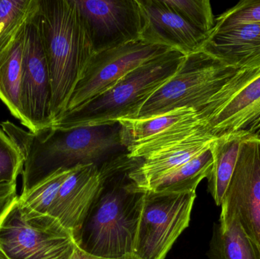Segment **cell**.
Listing matches in <instances>:
<instances>
[{
    "mask_svg": "<svg viewBox=\"0 0 260 259\" xmlns=\"http://www.w3.org/2000/svg\"><path fill=\"white\" fill-rule=\"evenodd\" d=\"M18 196L17 182L0 183V221Z\"/></svg>",
    "mask_w": 260,
    "mask_h": 259,
    "instance_id": "4316f807",
    "label": "cell"
},
{
    "mask_svg": "<svg viewBox=\"0 0 260 259\" xmlns=\"http://www.w3.org/2000/svg\"><path fill=\"white\" fill-rule=\"evenodd\" d=\"M120 136L130 158L142 159L207 126L193 108L175 109L147 119H122Z\"/></svg>",
    "mask_w": 260,
    "mask_h": 259,
    "instance_id": "9c48e42d",
    "label": "cell"
},
{
    "mask_svg": "<svg viewBox=\"0 0 260 259\" xmlns=\"http://www.w3.org/2000/svg\"><path fill=\"white\" fill-rule=\"evenodd\" d=\"M23 167L21 151L0 128V183L17 182Z\"/></svg>",
    "mask_w": 260,
    "mask_h": 259,
    "instance_id": "d4e9b609",
    "label": "cell"
},
{
    "mask_svg": "<svg viewBox=\"0 0 260 259\" xmlns=\"http://www.w3.org/2000/svg\"><path fill=\"white\" fill-rule=\"evenodd\" d=\"M209 255L211 259H260V244L247 234L236 215L220 217Z\"/></svg>",
    "mask_w": 260,
    "mask_h": 259,
    "instance_id": "d6986e66",
    "label": "cell"
},
{
    "mask_svg": "<svg viewBox=\"0 0 260 259\" xmlns=\"http://www.w3.org/2000/svg\"><path fill=\"white\" fill-rule=\"evenodd\" d=\"M74 2L94 53L141 41L142 15L137 0Z\"/></svg>",
    "mask_w": 260,
    "mask_h": 259,
    "instance_id": "30bf717a",
    "label": "cell"
},
{
    "mask_svg": "<svg viewBox=\"0 0 260 259\" xmlns=\"http://www.w3.org/2000/svg\"><path fill=\"white\" fill-rule=\"evenodd\" d=\"M0 259H9L7 258V256L5 255L4 252L2 251L1 249H0Z\"/></svg>",
    "mask_w": 260,
    "mask_h": 259,
    "instance_id": "f1b7e54d",
    "label": "cell"
},
{
    "mask_svg": "<svg viewBox=\"0 0 260 259\" xmlns=\"http://www.w3.org/2000/svg\"><path fill=\"white\" fill-rule=\"evenodd\" d=\"M25 28L6 50L0 53V100L6 105L10 114L30 132L31 127L24 116L21 101L22 56Z\"/></svg>",
    "mask_w": 260,
    "mask_h": 259,
    "instance_id": "ac0fdd59",
    "label": "cell"
},
{
    "mask_svg": "<svg viewBox=\"0 0 260 259\" xmlns=\"http://www.w3.org/2000/svg\"><path fill=\"white\" fill-rule=\"evenodd\" d=\"M76 246L56 219L27 209L18 199L0 221V249L9 259H73Z\"/></svg>",
    "mask_w": 260,
    "mask_h": 259,
    "instance_id": "8992f818",
    "label": "cell"
},
{
    "mask_svg": "<svg viewBox=\"0 0 260 259\" xmlns=\"http://www.w3.org/2000/svg\"><path fill=\"white\" fill-rule=\"evenodd\" d=\"M184 57L180 52L171 50L145 62L123 76L114 88L84 106L66 113L50 126L70 129L136 119L150 97L175 74Z\"/></svg>",
    "mask_w": 260,
    "mask_h": 259,
    "instance_id": "277c9868",
    "label": "cell"
},
{
    "mask_svg": "<svg viewBox=\"0 0 260 259\" xmlns=\"http://www.w3.org/2000/svg\"><path fill=\"white\" fill-rule=\"evenodd\" d=\"M38 6L39 0H0V53L25 28Z\"/></svg>",
    "mask_w": 260,
    "mask_h": 259,
    "instance_id": "7402d4cb",
    "label": "cell"
},
{
    "mask_svg": "<svg viewBox=\"0 0 260 259\" xmlns=\"http://www.w3.org/2000/svg\"><path fill=\"white\" fill-rule=\"evenodd\" d=\"M36 19L50 72L53 123L67 110L94 52L74 0H39Z\"/></svg>",
    "mask_w": 260,
    "mask_h": 259,
    "instance_id": "3957f363",
    "label": "cell"
},
{
    "mask_svg": "<svg viewBox=\"0 0 260 259\" xmlns=\"http://www.w3.org/2000/svg\"><path fill=\"white\" fill-rule=\"evenodd\" d=\"M206 123L216 138L224 135L258 138L260 135V75L206 120Z\"/></svg>",
    "mask_w": 260,
    "mask_h": 259,
    "instance_id": "e0dca14e",
    "label": "cell"
},
{
    "mask_svg": "<svg viewBox=\"0 0 260 259\" xmlns=\"http://www.w3.org/2000/svg\"><path fill=\"white\" fill-rule=\"evenodd\" d=\"M1 129L24 157L21 193L60 168L95 164L124 153L118 123L60 129L50 126L32 133L9 120Z\"/></svg>",
    "mask_w": 260,
    "mask_h": 259,
    "instance_id": "6da1fadb",
    "label": "cell"
},
{
    "mask_svg": "<svg viewBox=\"0 0 260 259\" xmlns=\"http://www.w3.org/2000/svg\"><path fill=\"white\" fill-rule=\"evenodd\" d=\"M240 71L204 50L185 56L175 74L150 97L136 119L183 107L200 113Z\"/></svg>",
    "mask_w": 260,
    "mask_h": 259,
    "instance_id": "5b68a950",
    "label": "cell"
},
{
    "mask_svg": "<svg viewBox=\"0 0 260 259\" xmlns=\"http://www.w3.org/2000/svg\"><path fill=\"white\" fill-rule=\"evenodd\" d=\"M244 139V137L239 135H224L217 137L211 144L213 164L207 179L209 193L218 206H221L233 176Z\"/></svg>",
    "mask_w": 260,
    "mask_h": 259,
    "instance_id": "ffe728a7",
    "label": "cell"
},
{
    "mask_svg": "<svg viewBox=\"0 0 260 259\" xmlns=\"http://www.w3.org/2000/svg\"><path fill=\"white\" fill-rule=\"evenodd\" d=\"M220 217L236 215L246 232L260 244V140L244 138L233 176L221 203Z\"/></svg>",
    "mask_w": 260,
    "mask_h": 259,
    "instance_id": "8fae6325",
    "label": "cell"
},
{
    "mask_svg": "<svg viewBox=\"0 0 260 259\" xmlns=\"http://www.w3.org/2000/svg\"><path fill=\"white\" fill-rule=\"evenodd\" d=\"M72 168H60L35 184L25 193L18 196L21 205L40 214H48L61 186L66 180Z\"/></svg>",
    "mask_w": 260,
    "mask_h": 259,
    "instance_id": "603a6c76",
    "label": "cell"
},
{
    "mask_svg": "<svg viewBox=\"0 0 260 259\" xmlns=\"http://www.w3.org/2000/svg\"><path fill=\"white\" fill-rule=\"evenodd\" d=\"M215 138L208 126L202 128L185 139L139 159L130 169L128 177L138 188L148 190L159 179L208 150Z\"/></svg>",
    "mask_w": 260,
    "mask_h": 259,
    "instance_id": "9a60e30c",
    "label": "cell"
},
{
    "mask_svg": "<svg viewBox=\"0 0 260 259\" xmlns=\"http://www.w3.org/2000/svg\"><path fill=\"white\" fill-rule=\"evenodd\" d=\"M142 15L141 41L184 56L203 50L208 35L173 11L165 0H137Z\"/></svg>",
    "mask_w": 260,
    "mask_h": 259,
    "instance_id": "5bb4252c",
    "label": "cell"
},
{
    "mask_svg": "<svg viewBox=\"0 0 260 259\" xmlns=\"http://www.w3.org/2000/svg\"><path fill=\"white\" fill-rule=\"evenodd\" d=\"M260 23L259 0H243L215 18L213 30Z\"/></svg>",
    "mask_w": 260,
    "mask_h": 259,
    "instance_id": "484cf974",
    "label": "cell"
},
{
    "mask_svg": "<svg viewBox=\"0 0 260 259\" xmlns=\"http://www.w3.org/2000/svg\"><path fill=\"white\" fill-rule=\"evenodd\" d=\"M259 138V139L260 140V135H259V136L258 137V138Z\"/></svg>",
    "mask_w": 260,
    "mask_h": 259,
    "instance_id": "f546056e",
    "label": "cell"
},
{
    "mask_svg": "<svg viewBox=\"0 0 260 259\" xmlns=\"http://www.w3.org/2000/svg\"><path fill=\"white\" fill-rule=\"evenodd\" d=\"M171 50L139 41L94 53L64 114L84 106L114 88L132 70Z\"/></svg>",
    "mask_w": 260,
    "mask_h": 259,
    "instance_id": "ba28073f",
    "label": "cell"
},
{
    "mask_svg": "<svg viewBox=\"0 0 260 259\" xmlns=\"http://www.w3.org/2000/svg\"><path fill=\"white\" fill-rule=\"evenodd\" d=\"M73 259H140L135 254H129L125 256L120 257L117 258H103V257L95 256V255H91L87 253L85 251L82 250L79 246H76V251H75L74 258Z\"/></svg>",
    "mask_w": 260,
    "mask_h": 259,
    "instance_id": "83f0119b",
    "label": "cell"
},
{
    "mask_svg": "<svg viewBox=\"0 0 260 259\" xmlns=\"http://www.w3.org/2000/svg\"><path fill=\"white\" fill-rule=\"evenodd\" d=\"M36 13L27 23L24 32L21 82L23 111L32 133L52 124L50 72Z\"/></svg>",
    "mask_w": 260,
    "mask_h": 259,
    "instance_id": "7c38bea8",
    "label": "cell"
},
{
    "mask_svg": "<svg viewBox=\"0 0 260 259\" xmlns=\"http://www.w3.org/2000/svg\"><path fill=\"white\" fill-rule=\"evenodd\" d=\"M203 50L236 69L260 68V23L212 30Z\"/></svg>",
    "mask_w": 260,
    "mask_h": 259,
    "instance_id": "2e32d148",
    "label": "cell"
},
{
    "mask_svg": "<svg viewBox=\"0 0 260 259\" xmlns=\"http://www.w3.org/2000/svg\"><path fill=\"white\" fill-rule=\"evenodd\" d=\"M213 157L210 147L153 184L148 190L157 193H196L197 187L212 170Z\"/></svg>",
    "mask_w": 260,
    "mask_h": 259,
    "instance_id": "44dd1931",
    "label": "cell"
},
{
    "mask_svg": "<svg viewBox=\"0 0 260 259\" xmlns=\"http://www.w3.org/2000/svg\"><path fill=\"white\" fill-rule=\"evenodd\" d=\"M196 193L144 190L134 254L140 259H165L189 226Z\"/></svg>",
    "mask_w": 260,
    "mask_h": 259,
    "instance_id": "52a82bcc",
    "label": "cell"
},
{
    "mask_svg": "<svg viewBox=\"0 0 260 259\" xmlns=\"http://www.w3.org/2000/svg\"><path fill=\"white\" fill-rule=\"evenodd\" d=\"M105 173L98 164L72 167L48 214L74 235H79L103 188Z\"/></svg>",
    "mask_w": 260,
    "mask_h": 259,
    "instance_id": "4fadbf2b",
    "label": "cell"
},
{
    "mask_svg": "<svg viewBox=\"0 0 260 259\" xmlns=\"http://www.w3.org/2000/svg\"><path fill=\"white\" fill-rule=\"evenodd\" d=\"M101 167L105 173L103 188L76 237L78 246L95 256L117 258L134 254L144 190L128 177L138 159L127 152L122 157L117 177L116 158Z\"/></svg>",
    "mask_w": 260,
    "mask_h": 259,
    "instance_id": "7a4b0ae2",
    "label": "cell"
},
{
    "mask_svg": "<svg viewBox=\"0 0 260 259\" xmlns=\"http://www.w3.org/2000/svg\"><path fill=\"white\" fill-rule=\"evenodd\" d=\"M165 3L191 25L209 36L215 18L209 0H165Z\"/></svg>",
    "mask_w": 260,
    "mask_h": 259,
    "instance_id": "cb8c5ba5",
    "label": "cell"
}]
</instances>
